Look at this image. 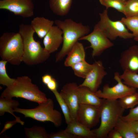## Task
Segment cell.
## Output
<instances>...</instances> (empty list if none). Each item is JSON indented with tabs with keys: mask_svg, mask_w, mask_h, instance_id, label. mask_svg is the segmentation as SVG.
Wrapping results in <instances>:
<instances>
[{
	"mask_svg": "<svg viewBox=\"0 0 138 138\" xmlns=\"http://www.w3.org/2000/svg\"><path fill=\"white\" fill-rule=\"evenodd\" d=\"M54 23L62 30L63 41L60 50L55 56L56 62L61 61L67 55L79 38L88 34L90 31L88 26L76 22L71 19L63 21L56 20Z\"/></svg>",
	"mask_w": 138,
	"mask_h": 138,
	"instance_id": "cell-2",
	"label": "cell"
},
{
	"mask_svg": "<svg viewBox=\"0 0 138 138\" xmlns=\"http://www.w3.org/2000/svg\"><path fill=\"white\" fill-rule=\"evenodd\" d=\"M71 67L75 75L85 79L93 69V65L88 63L85 60L74 64Z\"/></svg>",
	"mask_w": 138,
	"mask_h": 138,
	"instance_id": "cell-23",
	"label": "cell"
},
{
	"mask_svg": "<svg viewBox=\"0 0 138 138\" xmlns=\"http://www.w3.org/2000/svg\"><path fill=\"white\" fill-rule=\"evenodd\" d=\"M32 0V1H33V0Z\"/></svg>",
	"mask_w": 138,
	"mask_h": 138,
	"instance_id": "cell-40",
	"label": "cell"
},
{
	"mask_svg": "<svg viewBox=\"0 0 138 138\" xmlns=\"http://www.w3.org/2000/svg\"><path fill=\"white\" fill-rule=\"evenodd\" d=\"M119 104L124 109H132L138 104V93L136 91L120 98Z\"/></svg>",
	"mask_w": 138,
	"mask_h": 138,
	"instance_id": "cell-25",
	"label": "cell"
},
{
	"mask_svg": "<svg viewBox=\"0 0 138 138\" xmlns=\"http://www.w3.org/2000/svg\"><path fill=\"white\" fill-rule=\"evenodd\" d=\"M52 78L51 75L46 74L42 76V80L44 84L47 85L51 80Z\"/></svg>",
	"mask_w": 138,
	"mask_h": 138,
	"instance_id": "cell-37",
	"label": "cell"
},
{
	"mask_svg": "<svg viewBox=\"0 0 138 138\" xmlns=\"http://www.w3.org/2000/svg\"><path fill=\"white\" fill-rule=\"evenodd\" d=\"M77 95L79 104H85L100 107L103 99L99 98L95 93L85 86H79L77 90Z\"/></svg>",
	"mask_w": 138,
	"mask_h": 138,
	"instance_id": "cell-16",
	"label": "cell"
},
{
	"mask_svg": "<svg viewBox=\"0 0 138 138\" xmlns=\"http://www.w3.org/2000/svg\"><path fill=\"white\" fill-rule=\"evenodd\" d=\"M100 107L80 104L77 113V121L91 129L99 122L100 118Z\"/></svg>",
	"mask_w": 138,
	"mask_h": 138,
	"instance_id": "cell-11",
	"label": "cell"
},
{
	"mask_svg": "<svg viewBox=\"0 0 138 138\" xmlns=\"http://www.w3.org/2000/svg\"><path fill=\"white\" fill-rule=\"evenodd\" d=\"M54 21L43 17H37L31 21L30 25L40 38L44 37L53 26Z\"/></svg>",
	"mask_w": 138,
	"mask_h": 138,
	"instance_id": "cell-18",
	"label": "cell"
},
{
	"mask_svg": "<svg viewBox=\"0 0 138 138\" xmlns=\"http://www.w3.org/2000/svg\"><path fill=\"white\" fill-rule=\"evenodd\" d=\"M120 76L124 84L130 87L138 89V74L125 71Z\"/></svg>",
	"mask_w": 138,
	"mask_h": 138,
	"instance_id": "cell-27",
	"label": "cell"
},
{
	"mask_svg": "<svg viewBox=\"0 0 138 138\" xmlns=\"http://www.w3.org/2000/svg\"><path fill=\"white\" fill-rule=\"evenodd\" d=\"M78 87L75 82L67 83L63 86L60 93L69 108L71 121H77V113L79 104L77 95Z\"/></svg>",
	"mask_w": 138,
	"mask_h": 138,
	"instance_id": "cell-12",
	"label": "cell"
},
{
	"mask_svg": "<svg viewBox=\"0 0 138 138\" xmlns=\"http://www.w3.org/2000/svg\"><path fill=\"white\" fill-rule=\"evenodd\" d=\"M17 123H19V122L16 119L13 120L6 122L4 124V127L1 132L0 134L3 133L6 130L11 128Z\"/></svg>",
	"mask_w": 138,
	"mask_h": 138,
	"instance_id": "cell-34",
	"label": "cell"
},
{
	"mask_svg": "<svg viewBox=\"0 0 138 138\" xmlns=\"http://www.w3.org/2000/svg\"><path fill=\"white\" fill-rule=\"evenodd\" d=\"M0 9L8 10L23 18H29L33 15L34 5L31 0H1Z\"/></svg>",
	"mask_w": 138,
	"mask_h": 138,
	"instance_id": "cell-10",
	"label": "cell"
},
{
	"mask_svg": "<svg viewBox=\"0 0 138 138\" xmlns=\"http://www.w3.org/2000/svg\"><path fill=\"white\" fill-rule=\"evenodd\" d=\"M119 62L123 71L138 74V45H132L123 52Z\"/></svg>",
	"mask_w": 138,
	"mask_h": 138,
	"instance_id": "cell-14",
	"label": "cell"
},
{
	"mask_svg": "<svg viewBox=\"0 0 138 138\" xmlns=\"http://www.w3.org/2000/svg\"><path fill=\"white\" fill-rule=\"evenodd\" d=\"M114 128L120 133L123 138H138V134L133 129L130 122L123 121L120 118Z\"/></svg>",
	"mask_w": 138,
	"mask_h": 138,
	"instance_id": "cell-22",
	"label": "cell"
},
{
	"mask_svg": "<svg viewBox=\"0 0 138 138\" xmlns=\"http://www.w3.org/2000/svg\"><path fill=\"white\" fill-rule=\"evenodd\" d=\"M120 75L117 72L114 74V79L117 83L116 85L110 87L108 84H106L102 90H98L95 93L96 95L101 98L116 100L136 92V88L128 86L123 83Z\"/></svg>",
	"mask_w": 138,
	"mask_h": 138,
	"instance_id": "cell-8",
	"label": "cell"
},
{
	"mask_svg": "<svg viewBox=\"0 0 138 138\" xmlns=\"http://www.w3.org/2000/svg\"><path fill=\"white\" fill-rule=\"evenodd\" d=\"M72 0H49L50 7L53 13L60 16H64L69 12Z\"/></svg>",
	"mask_w": 138,
	"mask_h": 138,
	"instance_id": "cell-20",
	"label": "cell"
},
{
	"mask_svg": "<svg viewBox=\"0 0 138 138\" xmlns=\"http://www.w3.org/2000/svg\"><path fill=\"white\" fill-rule=\"evenodd\" d=\"M121 20L127 29L132 32L134 37H138V16L122 17Z\"/></svg>",
	"mask_w": 138,
	"mask_h": 138,
	"instance_id": "cell-30",
	"label": "cell"
},
{
	"mask_svg": "<svg viewBox=\"0 0 138 138\" xmlns=\"http://www.w3.org/2000/svg\"><path fill=\"white\" fill-rule=\"evenodd\" d=\"M49 90L53 91L57 89V84L55 78H52L51 80L46 85Z\"/></svg>",
	"mask_w": 138,
	"mask_h": 138,
	"instance_id": "cell-36",
	"label": "cell"
},
{
	"mask_svg": "<svg viewBox=\"0 0 138 138\" xmlns=\"http://www.w3.org/2000/svg\"><path fill=\"white\" fill-rule=\"evenodd\" d=\"M8 62L2 60L0 61V84L7 87L12 84L16 79L10 77L6 72V65Z\"/></svg>",
	"mask_w": 138,
	"mask_h": 138,
	"instance_id": "cell-29",
	"label": "cell"
},
{
	"mask_svg": "<svg viewBox=\"0 0 138 138\" xmlns=\"http://www.w3.org/2000/svg\"><path fill=\"white\" fill-rule=\"evenodd\" d=\"M79 40H86L89 42L88 47L93 49V57L99 56L106 50L112 47L113 43L96 24L91 32L79 38Z\"/></svg>",
	"mask_w": 138,
	"mask_h": 138,
	"instance_id": "cell-9",
	"label": "cell"
},
{
	"mask_svg": "<svg viewBox=\"0 0 138 138\" xmlns=\"http://www.w3.org/2000/svg\"><path fill=\"white\" fill-rule=\"evenodd\" d=\"M19 105L17 101L12 98H5L2 96L0 97V116L3 115L5 112L8 113L13 115L15 119L18 120L21 125H24V122L20 119V117L16 116L14 113V109L17 107Z\"/></svg>",
	"mask_w": 138,
	"mask_h": 138,
	"instance_id": "cell-21",
	"label": "cell"
},
{
	"mask_svg": "<svg viewBox=\"0 0 138 138\" xmlns=\"http://www.w3.org/2000/svg\"><path fill=\"white\" fill-rule=\"evenodd\" d=\"M54 107L53 100L48 98L33 109H24L17 107L14 110V112L22 114L25 117L31 118L41 122H51L55 126L59 127L62 123V115L59 111L54 109Z\"/></svg>",
	"mask_w": 138,
	"mask_h": 138,
	"instance_id": "cell-6",
	"label": "cell"
},
{
	"mask_svg": "<svg viewBox=\"0 0 138 138\" xmlns=\"http://www.w3.org/2000/svg\"><path fill=\"white\" fill-rule=\"evenodd\" d=\"M48 135L49 138H81L69 133L65 129L49 134Z\"/></svg>",
	"mask_w": 138,
	"mask_h": 138,
	"instance_id": "cell-33",
	"label": "cell"
},
{
	"mask_svg": "<svg viewBox=\"0 0 138 138\" xmlns=\"http://www.w3.org/2000/svg\"><path fill=\"white\" fill-rule=\"evenodd\" d=\"M107 137L109 138H123L120 133L114 128L109 132Z\"/></svg>",
	"mask_w": 138,
	"mask_h": 138,
	"instance_id": "cell-35",
	"label": "cell"
},
{
	"mask_svg": "<svg viewBox=\"0 0 138 138\" xmlns=\"http://www.w3.org/2000/svg\"><path fill=\"white\" fill-rule=\"evenodd\" d=\"M19 32L23 41V62L27 65L32 66L42 63L48 59L50 54L41 47L40 42L34 40L35 31L30 25H20Z\"/></svg>",
	"mask_w": 138,
	"mask_h": 138,
	"instance_id": "cell-1",
	"label": "cell"
},
{
	"mask_svg": "<svg viewBox=\"0 0 138 138\" xmlns=\"http://www.w3.org/2000/svg\"><path fill=\"white\" fill-rule=\"evenodd\" d=\"M65 129L81 138H97L93 130H91L77 121H71L67 124Z\"/></svg>",
	"mask_w": 138,
	"mask_h": 138,
	"instance_id": "cell-19",
	"label": "cell"
},
{
	"mask_svg": "<svg viewBox=\"0 0 138 138\" xmlns=\"http://www.w3.org/2000/svg\"><path fill=\"white\" fill-rule=\"evenodd\" d=\"M93 67L83 83L79 86H85L95 93L101 84L102 80L107 73L105 70L102 62L99 60L93 64Z\"/></svg>",
	"mask_w": 138,
	"mask_h": 138,
	"instance_id": "cell-13",
	"label": "cell"
},
{
	"mask_svg": "<svg viewBox=\"0 0 138 138\" xmlns=\"http://www.w3.org/2000/svg\"><path fill=\"white\" fill-rule=\"evenodd\" d=\"M101 122L99 127L93 130L97 138H105L115 127L123 116L125 109L122 108L118 100H110L103 99L100 106Z\"/></svg>",
	"mask_w": 138,
	"mask_h": 138,
	"instance_id": "cell-4",
	"label": "cell"
},
{
	"mask_svg": "<svg viewBox=\"0 0 138 138\" xmlns=\"http://www.w3.org/2000/svg\"><path fill=\"white\" fill-rule=\"evenodd\" d=\"M123 14L126 17L138 16V0H127Z\"/></svg>",
	"mask_w": 138,
	"mask_h": 138,
	"instance_id": "cell-31",
	"label": "cell"
},
{
	"mask_svg": "<svg viewBox=\"0 0 138 138\" xmlns=\"http://www.w3.org/2000/svg\"><path fill=\"white\" fill-rule=\"evenodd\" d=\"M59 104L64 115L66 123L67 124L71 121L69 108L57 89L52 91Z\"/></svg>",
	"mask_w": 138,
	"mask_h": 138,
	"instance_id": "cell-28",
	"label": "cell"
},
{
	"mask_svg": "<svg viewBox=\"0 0 138 138\" xmlns=\"http://www.w3.org/2000/svg\"><path fill=\"white\" fill-rule=\"evenodd\" d=\"M43 38L44 49L50 54L57 51L63 43V32L58 26H53Z\"/></svg>",
	"mask_w": 138,
	"mask_h": 138,
	"instance_id": "cell-15",
	"label": "cell"
},
{
	"mask_svg": "<svg viewBox=\"0 0 138 138\" xmlns=\"http://www.w3.org/2000/svg\"><path fill=\"white\" fill-rule=\"evenodd\" d=\"M120 119L123 121L129 122L138 121V105L130 109L128 114L125 116H122Z\"/></svg>",
	"mask_w": 138,
	"mask_h": 138,
	"instance_id": "cell-32",
	"label": "cell"
},
{
	"mask_svg": "<svg viewBox=\"0 0 138 138\" xmlns=\"http://www.w3.org/2000/svg\"><path fill=\"white\" fill-rule=\"evenodd\" d=\"M134 40L137 42H138V37H134Z\"/></svg>",
	"mask_w": 138,
	"mask_h": 138,
	"instance_id": "cell-39",
	"label": "cell"
},
{
	"mask_svg": "<svg viewBox=\"0 0 138 138\" xmlns=\"http://www.w3.org/2000/svg\"><path fill=\"white\" fill-rule=\"evenodd\" d=\"M24 54L22 38L19 32H6L0 37V56L2 60L19 65Z\"/></svg>",
	"mask_w": 138,
	"mask_h": 138,
	"instance_id": "cell-5",
	"label": "cell"
},
{
	"mask_svg": "<svg viewBox=\"0 0 138 138\" xmlns=\"http://www.w3.org/2000/svg\"><path fill=\"white\" fill-rule=\"evenodd\" d=\"M100 4L105 6L106 9L114 8L120 12H124L127 0H99Z\"/></svg>",
	"mask_w": 138,
	"mask_h": 138,
	"instance_id": "cell-26",
	"label": "cell"
},
{
	"mask_svg": "<svg viewBox=\"0 0 138 138\" xmlns=\"http://www.w3.org/2000/svg\"><path fill=\"white\" fill-rule=\"evenodd\" d=\"M130 123L134 130L138 134V121L130 122Z\"/></svg>",
	"mask_w": 138,
	"mask_h": 138,
	"instance_id": "cell-38",
	"label": "cell"
},
{
	"mask_svg": "<svg viewBox=\"0 0 138 138\" xmlns=\"http://www.w3.org/2000/svg\"><path fill=\"white\" fill-rule=\"evenodd\" d=\"M99 15L100 20L96 24L110 40H114L118 37L124 39L134 38L121 20L113 21L109 18L107 9L100 13Z\"/></svg>",
	"mask_w": 138,
	"mask_h": 138,
	"instance_id": "cell-7",
	"label": "cell"
},
{
	"mask_svg": "<svg viewBox=\"0 0 138 138\" xmlns=\"http://www.w3.org/2000/svg\"><path fill=\"white\" fill-rule=\"evenodd\" d=\"M24 131L26 138H49V134L42 126H34L30 128L25 127Z\"/></svg>",
	"mask_w": 138,
	"mask_h": 138,
	"instance_id": "cell-24",
	"label": "cell"
},
{
	"mask_svg": "<svg viewBox=\"0 0 138 138\" xmlns=\"http://www.w3.org/2000/svg\"><path fill=\"white\" fill-rule=\"evenodd\" d=\"M67 55L64 62L66 67H71L77 63L85 60V52L83 44L77 42Z\"/></svg>",
	"mask_w": 138,
	"mask_h": 138,
	"instance_id": "cell-17",
	"label": "cell"
},
{
	"mask_svg": "<svg viewBox=\"0 0 138 138\" xmlns=\"http://www.w3.org/2000/svg\"><path fill=\"white\" fill-rule=\"evenodd\" d=\"M1 96L9 98H21L38 104L46 101L48 99L45 94L26 76L17 77L12 84L3 90Z\"/></svg>",
	"mask_w": 138,
	"mask_h": 138,
	"instance_id": "cell-3",
	"label": "cell"
}]
</instances>
